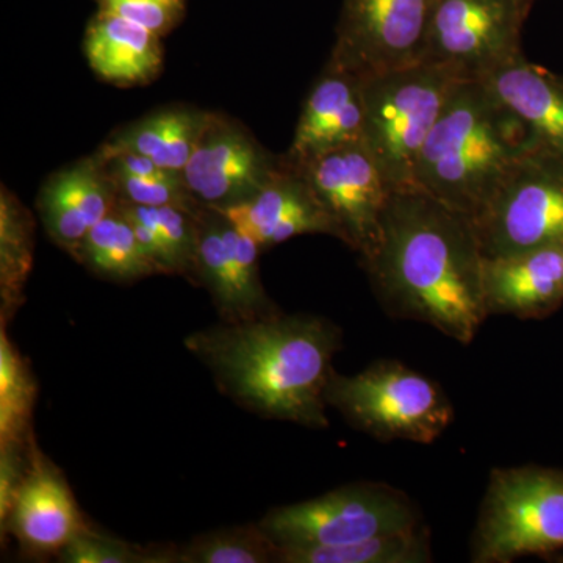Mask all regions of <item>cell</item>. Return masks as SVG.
I'll return each mask as SVG.
<instances>
[{
  "instance_id": "obj_28",
  "label": "cell",
  "mask_w": 563,
  "mask_h": 563,
  "mask_svg": "<svg viewBox=\"0 0 563 563\" xmlns=\"http://www.w3.org/2000/svg\"><path fill=\"white\" fill-rule=\"evenodd\" d=\"M57 558L65 563H172V551L151 553L88 528L66 544Z\"/></svg>"
},
{
  "instance_id": "obj_12",
  "label": "cell",
  "mask_w": 563,
  "mask_h": 563,
  "mask_svg": "<svg viewBox=\"0 0 563 563\" xmlns=\"http://www.w3.org/2000/svg\"><path fill=\"white\" fill-rule=\"evenodd\" d=\"M284 166V157L266 151L242 122L211 113L180 174L196 201L221 210L254 198Z\"/></svg>"
},
{
  "instance_id": "obj_24",
  "label": "cell",
  "mask_w": 563,
  "mask_h": 563,
  "mask_svg": "<svg viewBox=\"0 0 563 563\" xmlns=\"http://www.w3.org/2000/svg\"><path fill=\"white\" fill-rule=\"evenodd\" d=\"M33 265V218L13 192L0 195V299L2 324L21 307Z\"/></svg>"
},
{
  "instance_id": "obj_4",
  "label": "cell",
  "mask_w": 563,
  "mask_h": 563,
  "mask_svg": "<svg viewBox=\"0 0 563 563\" xmlns=\"http://www.w3.org/2000/svg\"><path fill=\"white\" fill-rule=\"evenodd\" d=\"M459 80L450 69L422 62L363 79L362 143L393 192L417 188L422 147Z\"/></svg>"
},
{
  "instance_id": "obj_8",
  "label": "cell",
  "mask_w": 563,
  "mask_h": 563,
  "mask_svg": "<svg viewBox=\"0 0 563 563\" xmlns=\"http://www.w3.org/2000/svg\"><path fill=\"white\" fill-rule=\"evenodd\" d=\"M484 257L563 244V161L533 151L473 218Z\"/></svg>"
},
{
  "instance_id": "obj_30",
  "label": "cell",
  "mask_w": 563,
  "mask_h": 563,
  "mask_svg": "<svg viewBox=\"0 0 563 563\" xmlns=\"http://www.w3.org/2000/svg\"><path fill=\"white\" fill-rule=\"evenodd\" d=\"M32 440L0 444V526L5 523L31 468Z\"/></svg>"
},
{
  "instance_id": "obj_2",
  "label": "cell",
  "mask_w": 563,
  "mask_h": 563,
  "mask_svg": "<svg viewBox=\"0 0 563 563\" xmlns=\"http://www.w3.org/2000/svg\"><path fill=\"white\" fill-rule=\"evenodd\" d=\"M185 346L244 409L306 428H328L325 388L342 347V331L331 320L279 312L222 322L191 333Z\"/></svg>"
},
{
  "instance_id": "obj_14",
  "label": "cell",
  "mask_w": 563,
  "mask_h": 563,
  "mask_svg": "<svg viewBox=\"0 0 563 563\" xmlns=\"http://www.w3.org/2000/svg\"><path fill=\"white\" fill-rule=\"evenodd\" d=\"M0 529L33 554H58L88 529L65 477L36 446H31V468Z\"/></svg>"
},
{
  "instance_id": "obj_1",
  "label": "cell",
  "mask_w": 563,
  "mask_h": 563,
  "mask_svg": "<svg viewBox=\"0 0 563 563\" xmlns=\"http://www.w3.org/2000/svg\"><path fill=\"white\" fill-rule=\"evenodd\" d=\"M385 312L461 344L488 318L484 252L472 218L428 192H393L376 250L362 261Z\"/></svg>"
},
{
  "instance_id": "obj_5",
  "label": "cell",
  "mask_w": 563,
  "mask_h": 563,
  "mask_svg": "<svg viewBox=\"0 0 563 563\" xmlns=\"http://www.w3.org/2000/svg\"><path fill=\"white\" fill-rule=\"evenodd\" d=\"M325 402L379 442L431 444L454 420L439 384L398 361H377L354 376L333 372Z\"/></svg>"
},
{
  "instance_id": "obj_27",
  "label": "cell",
  "mask_w": 563,
  "mask_h": 563,
  "mask_svg": "<svg viewBox=\"0 0 563 563\" xmlns=\"http://www.w3.org/2000/svg\"><path fill=\"white\" fill-rule=\"evenodd\" d=\"M109 174L121 201L144 207H179L188 211H196L202 207L185 187L179 173L147 177L113 172Z\"/></svg>"
},
{
  "instance_id": "obj_11",
  "label": "cell",
  "mask_w": 563,
  "mask_h": 563,
  "mask_svg": "<svg viewBox=\"0 0 563 563\" xmlns=\"http://www.w3.org/2000/svg\"><path fill=\"white\" fill-rule=\"evenodd\" d=\"M296 169L331 218L336 239L358 252L362 261L368 258L379 243L393 191L365 144L358 141L325 152Z\"/></svg>"
},
{
  "instance_id": "obj_23",
  "label": "cell",
  "mask_w": 563,
  "mask_h": 563,
  "mask_svg": "<svg viewBox=\"0 0 563 563\" xmlns=\"http://www.w3.org/2000/svg\"><path fill=\"white\" fill-rule=\"evenodd\" d=\"M77 262L98 276L117 282L139 280L157 273L144 254L132 222L118 206L88 232Z\"/></svg>"
},
{
  "instance_id": "obj_25",
  "label": "cell",
  "mask_w": 563,
  "mask_h": 563,
  "mask_svg": "<svg viewBox=\"0 0 563 563\" xmlns=\"http://www.w3.org/2000/svg\"><path fill=\"white\" fill-rule=\"evenodd\" d=\"M35 383L27 363L0 331V444L24 443L32 439L31 420Z\"/></svg>"
},
{
  "instance_id": "obj_9",
  "label": "cell",
  "mask_w": 563,
  "mask_h": 563,
  "mask_svg": "<svg viewBox=\"0 0 563 563\" xmlns=\"http://www.w3.org/2000/svg\"><path fill=\"white\" fill-rule=\"evenodd\" d=\"M531 3L523 0H437L422 63L461 80H483L521 52Z\"/></svg>"
},
{
  "instance_id": "obj_18",
  "label": "cell",
  "mask_w": 563,
  "mask_h": 563,
  "mask_svg": "<svg viewBox=\"0 0 563 563\" xmlns=\"http://www.w3.org/2000/svg\"><path fill=\"white\" fill-rule=\"evenodd\" d=\"M196 279L209 290L224 322L258 320L279 313L265 288L252 284L225 235V217L210 207L196 211Z\"/></svg>"
},
{
  "instance_id": "obj_32",
  "label": "cell",
  "mask_w": 563,
  "mask_h": 563,
  "mask_svg": "<svg viewBox=\"0 0 563 563\" xmlns=\"http://www.w3.org/2000/svg\"><path fill=\"white\" fill-rule=\"evenodd\" d=\"M523 2L531 3V5H532V3L536 2V0H523Z\"/></svg>"
},
{
  "instance_id": "obj_17",
  "label": "cell",
  "mask_w": 563,
  "mask_h": 563,
  "mask_svg": "<svg viewBox=\"0 0 563 563\" xmlns=\"http://www.w3.org/2000/svg\"><path fill=\"white\" fill-rule=\"evenodd\" d=\"M218 211L254 239L262 250L307 233L329 235L332 231L328 213L318 203L301 172L287 162L254 198Z\"/></svg>"
},
{
  "instance_id": "obj_19",
  "label": "cell",
  "mask_w": 563,
  "mask_h": 563,
  "mask_svg": "<svg viewBox=\"0 0 563 563\" xmlns=\"http://www.w3.org/2000/svg\"><path fill=\"white\" fill-rule=\"evenodd\" d=\"M483 81L525 122L537 151L563 161V77L520 54Z\"/></svg>"
},
{
  "instance_id": "obj_26",
  "label": "cell",
  "mask_w": 563,
  "mask_h": 563,
  "mask_svg": "<svg viewBox=\"0 0 563 563\" xmlns=\"http://www.w3.org/2000/svg\"><path fill=\"white\" fill-rule=\"evenodd\" d=\"M279 563V550L261 526H240L203 533L180 550L172 563Z\"/></svg>"
},
{
  "instance_id": "obj_29",
  "label": "cell",
  "mask_w": 563,
  "mask_h": 563,
  "mask_svg": "<svg viewBox=\"0 0 563 563\" xmlns=\"http://www.w3.org/2000/svg\"><path fill=\"white\" fill-rule=\"evenodd\" d=\"M98 3L99 10L161 36L176 29L185 13V0H98Z\"/></svg>"
},
{
  "instance_id": "obj_7",
  "label": "cell",
  "mask_w": 563,
  "mask_h": 563,
  "mask_svg": "<svg viewBox=\"0 0 563 563\" xmlns=\"http://www.w3.org/2000/svg\"><path fill=\"white\" fill-rule=\"evenodd\" d=\"M277 548L332 547L422 525L409 495L383 483L343 485L269 510L257 523Z\"/></svg>"
},
{
  "instance_id": "obj_20",
  "label": "cell",
  "mask_w": 563,
  "mask_h": 563,
  "mask_svg": "<svg viewBox=\"0 0 563 563\" xmlns=\"http://www.w3.org/2000/svg\"><path fill=\"white\" fill-rule=\"evenodd\" d=\"M85 55L96 76L117 87H139L163 68L162 36L99 10L85 33Z\"/></svg>"
},
{
  "instance_id": "obj_3",
  "label": "cell",
  "mask_w": 563,
  "mask_h": 563,
  "mask_svg": "<svg viewBox=\"0 0 563 563\" xmlns=\"http://www.w3.org/2000/svg\"><path fill=\"white\" fill-rule=\"evenodd\" d=\"M533 151L525 122L483 80H459L422 147L415 187L473 220Z\"/></svg>"
},
{
  "instance_id": "obj_22",
  "label": "cell",
  "mask_w": 563,
  "mask_h": 563,
  "mask_svg": "<svg viewBox=\"0 0 563 563\" xmlns=\"http://www.w3.org/2000/svg\"><path fill=\"white\" fill-rule=\"evenodd\" d=\"M279 563H429L431 536L424 525L332 547L277 548Z\"/></svg>"
},
{
  "instance_id": "obj_16",
  "label": "cell",
  "mask_w": 563,
  "mask_h": 563,
  "mask_svg": "<svg viewBox=\"0 0 563 563\" xmlns=\"http://www.w3.org/2000/svg\"><path fill=\"white\" fill-rule=\"evenodd\" d=\"M485 307L490 314L543 320L563 303V244L484 257Z\"/></svg>"
},
{
  "instance_id": "obj_31",
  "label": "cell",
  "mask_w": 563,
  "mask_h": 563,
  "mask_svg": "<svg viewBox=\"0 0 563 563\" xmlns=\"http://www.w3.org/2000/svg\"><path fill=\"white\" fill-rule=\"evenodd\" d=\"M550 561L563 563V550L559 551L558 554L551 555Z\"/></svg>"
},
{
  "instance_id": "obj_6",
  "label": "cell",
  "mask_w": 563,
  "mask_h": 563,
  "mask_svg": "<svg viewBox=\"0 0 563 563\" xmlns=\"http://www.w3.org/2000/svg\"><path fill=\"white\" fill-rule=\"evenodd\" d=\"M562 550V470L539 465L493 470L473 533L472 561L550 559Z\"/></svg>"
},
{
  "instance_id": "obj_10",
  "label": "cell",
  "mask_w": 563,
  "mask_h": 563,
  "mask_svg": "<svg viewBox=\"0 0 563 563\" xmlns=\"http://www.w3.org/2000/svg\"><path fill=\"white\" fill-rule=\"evenodd\" d=\"M437 0H343L329 63L365 77L421 63Z\"/></svg>"
},
{
  "instance_id": "obj_13",
  "label": "cell",
  "mask_w": 563,
  "mask_h": 563,
  "mask_svg": "<svg viewBox=\"0 0 563 563\" xmlns=\"http://www.w3.org/2000/svg\"><path fill=\"white\" fill-rule=\"evenodd\" d=\"M117 202L113 180L95 152L51 174L40 188L36 210L52 242L77 261L88 232Z\"/></svg>"
},
{
  "instance_id": "obj_15",
  "label": "cell",
  "mask_w": 563,
  "mask_h": 563,
  "mask_svg": "<svg viewBox=\"0 0 563 563\" xmlns=\"http://www.w3.org/2000/svg\"><path fill=\"white\" fill-rule=\"evenodd\" d=\"M362 77L328 63L303 102L290 150L288 165H303L318 155L358 143L363 136Z\"/></svg>"
},
{
  "instance_id": "obj_21",
  "label": "cell",
  "mask_w": 563,
  "mask_h": 563,
  "mask_svg": "<svg viewBox=\"0 0 563 563\" xmlns=\"http://www.w3.org/2000/svg\"><path fill=\"white\" fill-rule=\"evenodd\" d=\"M211 111L191 106H168L118 129L102 147L132 151L173 173L184 172L196 150Z\"/></svg>"
}]
</instances>
